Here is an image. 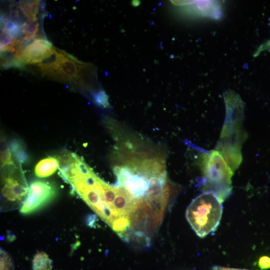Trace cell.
I'll list each match as a JSON object with an SVG mask.
<instances>
[{"instance_id":"3957f363","label":"cell","mask_w":270,"mask_h":270,"mask_svg":"<svg viewBox=\"0 0 270 270\" xmlns=\"http://www.w3.org/2000/svg\"><path fill=\"white\" fill-rule=\"evenodd\" d=\"M204 192L214 193L223 202L231 194L234 171L217 150H202L200 155Z\"/></svg>"},{"instance_id":"6da1fadb","label":"cell","mask_w":270,"mask_h":270,"mask_svg":"<svg viewBox=\"0 0 270 270\" xmlns=\"http://www.w3.org/2000/svg\"><path fill=\"white\" fill-rule=\"evenodd\" d=\"M224 96L226 118L216 150L234 172L242 160L241 146L246 135L242 127L244 103L232 90L225 92Z\"/></svg>"},{"instance_id":"30bf717a","label":"cell","mask_w":270,"mask_h":270,"mask_svg":"<svg viewBox=\"0 0 270 270\" xmlns=\"http://www.w3.org/2000/svg\"><path fill=\"white\" fill-rule=\"evenodd\" d=\"M11 152L16 160L20 164L26 162L29 156L22 141L13 139L9 144Z\"/></svg>"},{"instance_id":"5bb4252c","label":"cell","mask_w":270,"mask_h":270,"mask_svg":"<svg viewBox=\"0 0 270 270\" xmlns=\"http://www.w3.org/2000/svg\"><path fill=\"white\" fill-rule=\"evenodd\" d=\"M94 102L98 106L107 108L110 107L108 96L104 90H100L92 95Z\"/></svg>"},{"instance_id":"ac0fdd59","label":"cell","mask_w":270,"mask_h":270,"mask_svg":"<svg viewBox=\"0 0 270 270\" xmlns=\"http://www.w3.org/2000/svg\"><path fill=\"white\" fill-rule=\"evenodd\" d=\"M212 270H248L245 269H240V268H226L221 266H214L212 268Z\"/></svg>"},{"instance_id":"9a60e30c","label":"cell","mask_w":270,"mask_h":270,"mask_svg":"<svg viewBox=\"0 0 270 270\" xmlns=\"http://www.w3.org/2000/svg\"><path fill=\"white\" fill-rule=\"evenodd\" d=\"M0 270H12V260L5 251L0 250Z\"/></svg>"},{"instance_id":"7a4b0ae2","label":"cell","mask_w":270,"mask_h":270,"mask_svg":"<svg viewBox=\"0 0 270 270\" xmlns=\"http://www.w3.org/2000/svg\"><path fill=\"white\" fill-rule=\"evenodd\" d=\"M38 64L42 74L72 86L88 88L96 78L94 66L80 61L72 55L54 47V54Z\"/></svg>"},{"instance_id":"7c38bea8","label":"cell","mask_w":270,"mask_h":270,"mask_svg":"<svg viewBox=\"0 0 270 270\" xmlns=\"http://www.w3.org/2000/svg\"><path fill=\"white\" fill-rule=\"evenodd\" d=\"M52 262L44 252H37L32 260L33 270H51Z\"/></svg>"},{"instance_id":"52a82bcc","label":"cell","mask_w":270,"mask_h":270,"mask_svg":"<svg viewBox=\"0 0 270 270\" xmlns=\"http://www.w3.org/2000/svg\"><path fill=\"white\" fill-rule=\"evenodd\" d=\"M54 47L46 39L36 38L27 44L14 58L25 64H40L54 54Z\"/></svg>"},{"instance_id":"8fae6325","label":"cell","mask_w":270,"mask_h":270,"mask_svg":"<svg viewBox=\"0 0 270 270\" xmlns=\"http://www.w3.org/2000/svg\"><path fill=\"white\" fill-rule=\"evenodd\" d=\"M38 0L22 1L18 4V8L22 14L30 21L36 22L38 18L36 15L39 10Z\"/></svg>"},{"instance_id":"277c9868","label":"cell","mask_w":270,"mask_h":270,"mask_svg":"<svg viewBox=\"0 0 270 270\" xmlns=\"http://www.w3.org/2000/svg\"><path fill=\"white\" fill-rule=\"evenodd\" d=\"M222 203L214 193L204 192L188 206L186 220L198 236L204 238L216 230L222 216Z\"/></svg>"},{"instance_id":"ba28073f","label":"cell","mask_w":270,"mask_h":270,"mask_svg":"<svg viewBox=\"0 0 270 270\" xmlns=\"http://www.w3.org/2000/svg\"><path fill=\"white\" fill-rule=\"evenodd\" d=\"M59 168L58 158L50 156L39 161L34 168V174L39 178H46L52 175Z\"/></svg>"},{"instance_id":"2e32d148","label":"cell","mask_w":270,"mask_h":270,"mask_svg":"<svg viewBox=\"0 0 270 270\" xmlns=\"http://www.w3.org/2000/svg\"><path fill=\"white\" fill-rule=\"evenodd\" d=\"M258 265L261 270L270 268V258L266 256H261L258 262Z\"/></svg>"},{"instance_id":"5b68a950","label":"cell","mask_w":270,"mask_h":270,"mask_svg":"<svg viewBox=\"0 0 270 270\" xmlns=\"http://www.w3.org/2000/svg\"><path fill=\"white\" fill-rule=\"evenodd\" d=\"M2 174L1 211L6 212L21 208L28 192L22 172L15 166L4 168Z\"/></svg>"},{"instance_id":"9c48e42d","label":"cell","mask_w":270,"mask_h":270,"mask_svg":"<svg viewBox=\"0 0 270 270\" xmlns=\"http://www.w3.org/2000/svg\"><path fill=\"white\" fill-rule=\"evenodd\" d=\"M2 31L7 32L13 39H17L22 34V24L17 20L9 19L6 16L1 18Z\"/></svg>"},{"instance_id":"e0dca14e","label":"cell","mask_w":270,"mask_h":270,"mask_svg":"<svg viewBox=\"0 0 270 270\" xmlns=\"http://www.w3.org/2000/svg\"><path fill=\"white\" fill-rule=\"evenodd\" d=\"M172 3L176 5H185L188 4H191L194 3V1H189V0H172Z\"/></svg>"},{"instance_id":"4fadbf2b","label":"cell","mask_w":270,"mask_h":270,"mask_svg":"<svg viewBox=\"0 0 270 270\" xmlns=\"http://www.w3.org/2000/svg\"><path fill=\"white\" fill-rule=\"evenodd\" d=\"M10 146L4 137L0 139V166L1 168L14 166Z\"/></svg>"},{"instance_id":"d6986e66","label":"cell","mask_w":270,"mask_h":270,"mask_svg":"<svg viewBox=\"0 0 270 270\" xmlns=\"http://www.w3.org/2000/svg\"><path fill=\"white\" fill-rule=\"evenodd\" d=\"M132 4L134 6H137L140 4V1L133 0L132 2Z\"/></svg>"},{"instance_id":"8992f818","label":"cell","mask_w":270,"mask_h":270,"mask_svg":"<svg viewBox=\"0 0 270 270\" xmlns=\"http://www.w3.org/2000/svg\"><path fill=\"white\" fill-rule=\"evenodd\" d=\"M56 186L50 182L35 180L30 186L28 196L20 208L24 214L34 212L52 202L56 196Z\"/></svg>"}]
</instances>
